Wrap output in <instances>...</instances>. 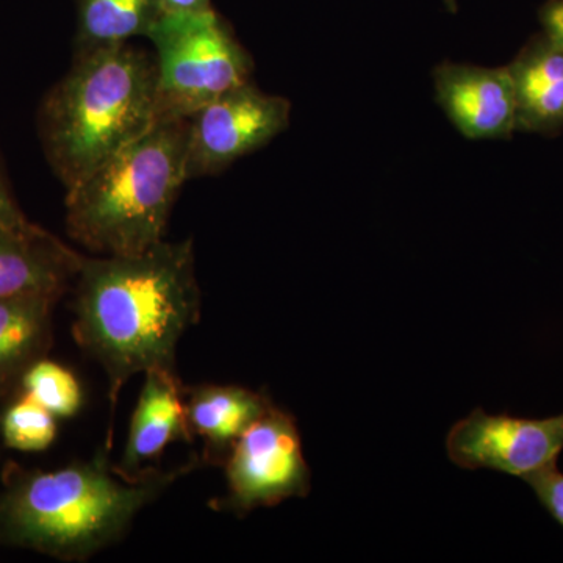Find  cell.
<instances>
[{
    "label": "cell",
    "mask_w": 563,
    "mask_h": 563,
    "mask_svg": "<svg viewBox=\"0 0 563 563\" xmlns=\"http://www.w3.org/2000/svg\"><path fill=\"white\" fill-rule=\"evenodd\" d=\"M190 239L133 255L81 258L74 279L73 335L102 366L111 410L135 374L176 369L181 336L201 320Z\"/></svg>",
    "instance_id": "cell-1"
},
{
    "label": "cell",
    "mask_w": 563,
    "mask_h": 563,
    "mask_svg": "<svg viewBox=\"0 0 563 563\" xmlns=\"http://www.w3.org/2000/svg\"><path fill=\"white\" fill-rule=\"evenodd\" d=\"M110 446L107 442L90 461L52 472L9 465L0 490V547L88 561L121 540L147 504L202 465L201 455H195L129 481L110 461Z\"/></svg>",
    "instance_id": "cell-2"
},
{
    "label": "cell",
    "mask_w": 563,
    "mask_h": 563,
    "mask_svg": "<svg viewBox=\"0 0 563 563\" xmlns=\"http://www.w3.org/2000/svg\"><path fill=\"white\" fill-rule=\"evenodd\" d=\"M157 58L131 46L76 55L44 99L40 133L66 191L157 122Z\"/></svg>",
    "instance_id": "cell-3"
},
{
    "label": "cell",
    "mask_w": 563,
    "mask_h": 563,
    "mask_svg": "<svg viewBox=\"0 0 563 563\" xmlns=\"http://www.w3.org/2000/svg\"><path fill=\"white\" fill-rule=\"evenodd\" d=\"M187 120L154 122L66 191V229L101 255L140 254L163 242L187 181Z\"/></svg>",
    "instance_id": "cell-4"
},
{
    "label": "cell",
    "mask_w": 563,
    "mask_h": 563,
    "mask_svg": "<svg viewBox=\"0 0 563 563\" xmlns=\"http://www.w3.org/2000/svg\"><path fill=\"white\" fill-rule=\"evenodd\" d=\"M147 38L157 58V121L187 120L251 79L250 52L214 9L163 14Z\"/></svg>",
    "instance_id": "cell-5"
},
{
    "label": "cell",
    "mask_w": 563,
    "mask_h": 563,
    "mask_svg": "<svg viewBox=\"0 0 563 563\" xmlns=\"http://www.w3.org/2000/svg\"><path fill=\"white\" fill-rule=\"evenodd\" d=\"M228 492L211 503L214 510L244 517L312 490V472L295 417L273 404L233 443L222 463Z\"/></svg>",
    "instance_id": "cell-6"
},
{
    "label": "cell",
    "mask_w": 563,
    "mask_h": 563,
    "mask_svg": "<svg viewBox=\"0 0 563 563\" xmlns=\"http://www.w3.org/2000/svg\"><path fill=\"white\" fill-rule=\"evenodd\" d=\"M291 103L251 81L233 88L188 118L187 179L224 172L287 131Z\"/></svg>",
    "instance_id": "cell-7"
},
{
    "label": "cell",
    "mask_w": 563,
    "mask_h": 563,
    "mask_svg": "<svg viewBox=\"0 0 563 563\" xmlns=\"http://www.w3.org/2000/svg\"><path fill=\"white\" fill-rule=\"evenodd\" d=\"M446 451L463 470H493L525 479L558 463L563 451V413L536 420L474 409L448 433Z\"/></svg>",
    "instance_id": "cell-8"
},
{
    "label": "cell",
    "mask_w": 563,
    "mask_h": 563,
    "mask_svg": "<svg viewBox=\"0 0 563 563\" xmlns=\"http://www.w3.org/2000/svg\"><path fill=\"white\" fill-rule=\"evenodd\" d=\"M437 102L470 140H509L517 132V98L507 66L442 63L433 70Z\"/></svg>",
    "instance_id": "cell-9"
},
{
    "label": "cell",
    "mask_w": 563,
    "mask_h": 563,
    "mask_svg": "<svg viewBox=\"0 0 563 563\" xmlns=\"http://www.w3.org/2000/svg\"><path fill=\"white\" fill-rule=\"evenodd\" d=\"M180 440H192L184 384L176 369H151L144 373L124 453L114 468L125 479L139 481L155 468L151 463L157 461L169 444Z\"/></svg>",
    "instance_id": "cell-10"
},
{
    "label": "cell",
    "mask_w": 563,
    "mask_h": 563,
    "mask_svg": "<svg viewBox=\"0 0 563 563\" xmlns=\"http://www.w3.org/2000/svg\"><path fill=\"white\" fill-rule=\"evenodd\" d=\"M84 255L35 228L0 229V298L52 295L60 298L79 272Z\"/></svg>",
    "instance_id": "cell-11"
},
{
    "label": "cell",
    "mask_w": 563,
    "mask_h": 563,
    "mask_svg": "<svg viewBox=\"0 0 563 563\" xmlns=\"http://www.w3.org/2000/svg\"><path fill=\"white\" fill-rule=\"evenodd\" d=\"M273 404L265 393L239 385L185 387L188 428L202 440V463L222 466L233 443Z\"/></svg>",
    "instance_id": "cell-12"
},
{
    "label": "cell",
    "mask_w": 563,
    "mask_h": 563,
    "mask_svg": "<svg viewBox=\"0 0 563 563\" xmlns=\"http://www.w3.org/2000/svg\"><path fill=\"white\" fill-rule=\"evenodd\" d=\"M517 98V131L555 135L563 129V49L544 33L507 66Z\"/></svg>",
    "instance_id": "cell-13"
},
{
    "label": "cell",
    "mask_w": 563,
    "mask_h": 563,
    "mask_svg": "<svg viewBox=\"0 0 563 563\" xmlns=\"http://www.w3.org/2000/svg\"><path fill=\"white\" fill-rule=\"evenodd\" d=\"M57 299L52 295L0 298V393L21 383L24 373L49 350Z\"/></svg>",
    "instance_id": "cell-14"
},
{
    "label": "cell",
    "mask_w": 563,
    "mask_h": 563,
    "mask_svg": "<svg viewBox=\"0 0 563 563\" xmlns=\"http://www.w3.org/2000/svg\"><path fill=\"white\" fill-rule=\"evenodd\" d=\"M162 16L161 0H77L76 55L147 36Z\"/></svg>",
    "instance_id": "cell-15"
},
{
    "label": "cell",
    "mask_w": 563,
    "mask_h": 563,
    "mask_svg": "<svg viewBox=\"0 0 563 563\" xmlns=\"http://www.w3.org/2000/svg\"><path fill=\"white\" fill-rule=\"evenodd\" d=\"M22 391L57 418H73L84 404L76 374L60 363L40 358L21 377Z\"/></svg>",
    "instance_id": "cell-16"
},
{
    "label": "cell",
    "mask_w": 563,
    "mask_h": 563,
    "mask_svg": "<svg viewBox=\"0 0 563 563\" xmlns=\"http://www.w3.org/2000/svg\"><path fill=\"white\" fill-rule=\"evenodd\" d=\"M0 431L7 446L22 453L47 450L57 437V417L36 402L27 393L3 413Z\"/></svg>",
    "instance_id": "cell-17"
},
{
    "label": "cell",
    "mask_w": 563,
    "mask_h": 563,
    "mask_svg": "<svg viewBox=\"0 0 563 563\" xmlns=\"http://www.w3.org/2000/svg\"><path fill=\"white\" fill-rule=\"evenodd\" d=\"M547 512L563 528V473L558 463L525 477Z\"/></svg>",
    "instance_id": "cell-18"
},
{
    "label": "cell",
    "mask_w": 563,
    "mask_h": 563,
    "mask_svg": "<svg viewBox=\"0 0 563 563\" xmlns=\"http://www.w3.org/2000/svg\"><path fill=\"white\" fill-rule=\"evenodd\" d=\"M35 228L36 225H33L31 222L25 220L20 207H18L16 202L11 198L9 188H7L2 174H0V229H7V231L27 232Z\"/></svg>",
    "instance_id": "cell-19"
},
{
    "label": "cell",
    "mask_w": 563,
    "mask_h": 563,
    "mask_svg": "<svg viewBox=\"0 0 563 563\" xmlns=\"http://www.w3.org/2000/svg\"><path fill=\"white\" fill-rule=\"evenodd\" d=\"M543 33L563 49V0H548L540 10Z\"/></svg>",
    "instance_id": "cell-20"
},
{
    "label": "cell",
    "mask_w": 563,
    "mask_h": 563,
    "mask_svg": "<svg viewBox=\"0 0 563 563\" xmlns=\"http://www.w3.org/2000/svg\"><path fill=\"white\" fill-rule=\"evenodd\" d=\"M163 14L201 13L213 9L211 0H161Z\"/></svg>",
    "instance_id": "cell-21"
},
{
    "label": "cell",
    "mask_w": 563,
    "mask_h": 563,
    "mask_svg": "<svg viewBox=\"0 0 563 563\" xmlns=\"http://www.w3.org/2000/svg\"><path fill=\"white\" fill-rule=\"evenodd\" d=\"M450 13H457V0H443Z\"/></svg>",
    "instance_id": "cell-22"
}]
</instances>
